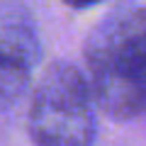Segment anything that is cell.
Returning <instances> with one entry per match:
<instances>
[{
  "label": "cell",
  "instance_id": "cell-1",
  "mask_svg": "<svg viewBox=\"0 0 146 146\" xmlns=\"http://www.w3.org/2000/svg\"><path fill=\"white\" fill-rule=\"evenodd\" d=\"M95 102L117 122L146 117V7L110 12L85 42Z\"/></svg>",
  "mask_w": 146,
  "mask_h": 146
},
{
  "label": "cell",
  "instance_id": "cell-2",
  "mask_svg": "<svg viewBox=\"0 0 146 146\" xmlns=\"http://www.w3.org/2000/svg\"><path fill=\"white\" fill-rule=\"evenodd\" d=\"M95 95L78 66L54 61L39 78L29 105L34 146H93L98 134Z\"/></svg>",
  "mask_w": 146,
  "mask_h": 146
},
{
  "label": "cell",
  "instance_id": "cell-3",
  "mask_svg": "<svg viewBox=\"0 0 146 146\" xmlns=\"http://www.w3.org/2000/svg\"><path fill=\"white\" fill-rule=\"evenodd\" d=\"M42 58L39 27L20 0H0V112L15 105Z\"/></svg>",
  "mask_w": 146,
  "mask_h": 146
},
{
  "label": "cell",
  "instance_id": "cell-4",
  "mask_svg": "<svg viewBox=\"0 0 146 146\" xmlns=\"http://www.w3.org/2000/svg\"><path fill=\"white\" fill-rule=\"evenodd\" d=\"M98 3H105V0H63V5L73 7V10H85V7H93Z\"/></svg>",
  "mask_w": 146,
  "mask_h": 146
}]
</instances>
